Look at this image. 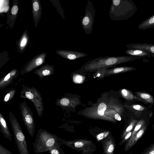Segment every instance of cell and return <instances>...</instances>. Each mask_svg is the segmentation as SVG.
<instances>
[{"label":"cell","mask_w":154,"mask_h":154,"mask_svg":"<svg viewBox=\"0 0 154 154\" xmlns=\"http://www.w3.org/2000/svg\"><path fill=\"white\" fill-rule=\"evenodd\" d=\"M0 131L4 137L10 141L12 140L11 134L7 125L5 120L2 113H0Z\"/></svg>","instance_id":"obj_21"},{"label":"cell","mask_w":154,"mask_h":154,"mask_svg":"<svg viewBox=\"0 0 154 154\" xmlns=\"http://www.w3.org/2000/svg\"><path fill=\"white\" fill-rule=\"evenodd\" d=\"M135 56L99 57L91 59L84 64L79 70L81 72H96L116 65L140 59Z\"/></svg>","instance_id":"obj_1"},{"label":"cell","mask_w":154,"mask_h":154,"mask_svg":"<svg viewBox=\"0 0 154 154\" xmlns=\"http://www.w3.org/2000/svg\"><path fill=\"white\" fill-rule=\"evenodd\" d=\"M137 11V8L132 0H113L109 16L112 20H126L132 17Z\"/></svg>","instance_id":"obj_2"},{"label":"cell","mask_w":154,"mask_h":154,"mask_svg":"<svg viewBox=\"0 0 154 154\" xmlns=\"http://www.w3.org/2000/svg\"><path fill=\"white\" fill-rule=\"evenodd\" d=\"M149 122V121H147L135 135L129 138L126 141L124 146V150L125 151L131 148L144 135L147 129Z\"/></svg>","instance_id":"obj_10"},{"label":"cell","mask_w":154,"mask_h":154,"mask_svg":"<svg viewBox=\"0 0 154 154\" xmlns=\"http://www.w3.org/2000/svg\"><path fill=\"white\" fill-rule=\"evenodd\" d=\"M139 119L136 117L135 118L134 117L131 118L129 124L125 128L122 134L121 139H123L128 132L133 130Z\"/></svg>","instance_id":"obj_24"},{"label":"cell","mask_w":154,"mask_h":154,"mask_svg":"<svg viewBox=\"0 0 154 154\" xmlns=\"http://www.w3.org/2000/svg\"><path fill=\"white\" fill-rule=\"evenodd\" d=\"M142 154H154V143L147 148Z\"/></svg>","instance_id":"obj_31"},{"label":"cell","mask_w":154,"mask_h":154,"mask_svg":"<svg viewBox=\"0 0 154 154\" xmlns=\"http://www.w3.org/2000/svg\"><path fill=\"white\" fill-rule=\"evenodd\" d=\"M58 140L61 144L65 145L79 151H82L84 154H90L96 149L95 144L93 142L86 139L66 141L58 137Z\"/></svg>","instance_id":"obj_6"},{"label":"cell","mask_w":154,"mask_h":154,"mask_svg":"<svg viewBox=\"0 0 154 154\" xmlns=\"http://www.w3.org/2000/svg\"><path fill=\"white\" fill-rule=\"evenodd\" d=\"M125 52L129 56H136L140 58L145 57L150 58L151 56L148 52L141 50L128 49Z\"/></svg>","instance_id":"obj_22"},{"label":"cell","mask_w":154,"mask_h":154,"mask_svg":"<svg viewBox=\"0 0 154 154\" xmlns=\"http://www.w3.org/2000/svg\"><path fill=\"white\" fill-rule=\"evenodd\" d=\"M9 119L13 131L15 143L19 154H29L25 136L17 119L12 112L9 113Z\"/></svg>","instance_id":"obj_4"},{"label":"cell","mask_w":154,"mask_h":154,"mask_svg":"<svg viewBox=\"0 0 154 154\" xmlns=\"http://www.w3.org/2000/svg\"><path fill=\"white\" fill-rule=\"evenodd\" d=\"M95 14V9L92 2L88 0L86 5L85 14L81 21L82 26L87 35L92 32Z\"/></svg>","instance_id":"obj_7"},{"label":"cell","mask_w":154,"mask_h":154,"mask_svg":"<svg viewBox=\"0 0 154 154\" xmlns=\"http://www.w3.org/2000/svg\"><path fill=\"white\" fill-rule=\"evenodd\" d=\"M153 128H154V125H153Z\"/></svg>","instance_id":"obj_36"},{"label":"cell","mask_w":154,"mask_h":154,"mask_svg":"<svg viewBox=\"0 0 154 154\" xmlns=\"http://www.w3.org/2000/svg\"><path fill=\"white\" fill-rule=\"evenodd\" d=\"M132 131L133 130L128 132L123 139H121V140L119 143L120 146L122 145L126 141L131 137L132 133Z\"/></svg>","instance_id":"obj_32"},{"label":"cell","mask_w":154,"mask_h":154,"mask_svg":"<svg viewBox=\"0 0 154 154\" xmlns=\"http://www.w3.org/2000/svg\"><path fill=\"white\" fill-rule=\"evenodd\" d=\"M29 40V37L26 29L17 42L18 50L20 54H22L26 49Z\"/></svg>","instance_id":"obj_19"},{"label":"cell","mask_w":154,"mask_h":154,"mask_svg":"<svg viewBox=\"0 0 154 154\" xmlns=\"http://www.w3.org/2000/svg\"><path fill=\"white\" fill-rule=\"evenodd\" d=\"M128 49L141 50L149 53L154 58V44L147 43L129 44L126 45Z\"/></svg>","instance_id":"obj_11"},{"label":"cell","mask_w":154,"mask_h":154,"mask_svg":"<svg viewBox=\"0 0 154 154\" xmlns=\"http://www.w3.org/2000/svg\"><path fill=\"white\" fill-rule=\"evenodd\" d=\"M154 27V14L148 17L140 23L138 28L139 29L145 30Z\"/></svg>","instance_id":"obj_23"},{"label":"cell","mask_w":154,"mask_h":154,"mask_svg":"<svg viewBox=\"0 0 154 154\" xmlns=\"http://www.w3.org/2000/svg\"><path fill=\"white\" fill-rule=\"evenodd\" d=\"M109 134V131H106L98 134L95 137L98 141H100L107 137Z\"/></svg>","instance_id":"obj_29"},{"label":"cell","mask_w":154,"mask_h":154,"mask_svg":"<svg viewBox=\"0 0 154 154\" xmlns=\"http://www.w3.org/2000/svg\"><path fill=\"white\" fill-rule=\"evenodd\" d=\"M74 81L77 83H80L83 82V77L79 75L74 76L73 79Z\"/></svg>","instance_id":"obj_34"},{"label":"cell","mask_w":154,"mask_h":154,"mask_svg":"<svg viewBox=\"0 0 154 154\" xmlns=\"http://www.w3.org/2000/svg\"><path fill=\"white\" fill-rule=\"evenodd\" d=\"M46 55V53L42 52L35 56L26 63L20 71V74L24 75L28 73L44 63Z\"/></svg>","instance_id":"obj_9"},{"label":"cell","mask_w":154,"mask_h":154,"mask_svg":"<svg viewBox=\"0 0 154 154\" xmlns=\"http://www.w3.org/2000/svg\"><path fill=\"white\" fill-rule=\"evenodd\" d=\"M58 146L53 147L48 151L49 154H64L60 147Z\"/></svg>","instance_id":"obj_28"},{"label":"cell","mask_w":154,"mask_h":154,"mask_svg":"<svg viewBox=\"0 0 154 154\" xmlns=\"http://www.w3.org/2000/svg\"><path fill=\"white\" fill-rule=\"evenodd\" d=\"M129 107L134 112L135 117L138 119L146 114L148 110V108L145 106L134 103L130 105Z\"/></svg>","instance_id":"obj_18"},{"label":"cell","mask_w":154,"mask_h":154,"mask_svg":"<svg viewBox=\"0 0 154 154\" xmlns=\"http://www.w3.org/2000/svg\"><path fill=\"white\" fill-rule=\"evenodd\" d=\"M56 53L61 57L70 60L76 59L87 55V54L83 53L62 50H57Z\"/></svg>","instance_id":"obj_13"},{"label":"cell","mask_w":154,"mask_h":154,"mask_svg":"<svg viewBox=\"0 0 154 154\" xmlns=\"http://www.w3.org/2000/svg\"><path fill=\"white\" fill-rule=\"evenodd\" d=\"M0 154H13V153L1 144H0Z\"/></svg>","instance_id":"obj_33"},{"label":"cell","mask_w":154,"mask_h":154,"mask_svg":"<svg viewBox=\"0 0 154 154\" xmlns=\"http://www.w3.org/2000/svg\"><path fill=\"white\" fill-rule=\"evenodd\" d=\"M106 109V106L104 103H101L98 106L97 108V113L100 116H103Z\"/></svg>","instance_id":"obj_27"},{"label":"cell","mask_w":154,"mask_h":154,"mask_svg":"<svg viewBox=\"0 0 154 154\" xmlns=\"http://www.w3.org/2000/svg\"><path fill=\"white\" fill-rule=\"evenodd\" d=\"M135 100L139 101L149 106L154 105V98L150 94L142 91L134 92Z\"/></svg>","instance_id":"obj_15"},{"label":"cell","mask_w":154,"mask_h":154,"mask_svg":"<svg viewBox=\"0 0 154 154\" xmlns=\"http://www.w3.org/2000/svg\"><path fill=\"white\" fill-rule=\"evenodd\" d=\"M20 93L21 98H27L33 103L38 116L41 117L44 109V103L41 95L37 90L34 87L23 84Z\"/></svg>","instance_id":"obj_5"},{"label":"cell","mask_w":154,"mask_h":154,"mask_svg":"<svg viewBox=\"0 0 154 154\" xmlns=\"http://www.w3.org/2000/svg\"><path fill=\"white\" fill-rule=\"evenodd\" d=\"M18 73L17 70L14 69L1 78L0 80V88H5L9 85L17 77Z\"/></svg>","instance_id":"obj_16"},{"label":"cell","mask_w":154,"mask_h":154,"mask_svg":"<svg viewBox=\"0 0 154 154\" xmlns=\"http://www.w3.org/2000/svg\"><path fill=\"white\" fill-rule=\"evenodd\" d=\"M32 12L35 26L36 27L38 24L42 14V7L40 1L32 0Z\"/></svg>","instance_id":"obj_14"},{"label":"cell","mask_w":154,"mask_h":154,"mask_svg":"<svg viewBox=\"0 0 154 154\" xmlns=\"http://www.w3.org/2000/svg\"><path fill=\"white\" fill-rule=\"evenodd\" d=\"M19 108L27 131L30 136L33 137L35 134V126L33 113L25 101L20 103Z\"/></svg>","instance_id":"obj_8"},{"label":"cell","mask_w":154,"mask_h":154,"mask_svg":"<svg viewBox=\"0 0 154 154\" xmlns=\"http://www.w3.org/2000/svg\"><path fill=\"white\" fill-rule=\"evenodd\" d=\"M122 93L124 97L127 100H132L135 99L134 95L130 91L123 89L122 90Z\"/></svg>","instance_id":"obj_26"},{"label":"cell","mask_w":154,"mask_h":154,"mask_svg":"<svg viewBox=\"0 0 154 154\" xmlns=\"http://www.w3.org/2000/svg\"><path fill=\"white\" fill-rule=\"evenodd\" d=\"M153 29H154V27L153 28Z\"/></svg>","instance_id":"obj_37"},{"label":"cell","mask_w":154,"mask_h":154,"mask_svg":"<svg viewBox=\"0 0 154 154\" xmlns=\"http://www.w3.org/2000/svg\"><path fill=\"white\" fill-rule=\"evenodd\" d=\"M18 11V8L17 5H14L11 10V18L12 19H15V17H16Z\"/></svg>","instance_id":"obj_30"},{"label":"cell","mask_w":154,"mask_h":154,"mask_svg":"<svg viewBox=\"0 0 154 154\" xmlns=\"http://www.w3.org/2000/svg\"><path fill=\"white\" fill-rule=\"evenodd\" d=\"M101 143L103 149V154H113L116 144L111 134L103 140Z\"/></svg>","instance_id":"obj_12"},{"label":"cell","mask_w":154,"mask_h":154,"mask_svg":"<svg viewBox=\"0 0 154 154\" xmlns=\"http://www.w3.org/2000/svg\"><path fill=\"white\" fill-rule=\"evenodd\" d=\"M58 137L46 130L38 129L35 141L32 143L34 152L38 154L46 152L54 147L61 146Z\"/></svg>","instance_id":"obj_3"},{"label":"cell","mask_w":154,"mask_h":154,"mask_svg":"<svg viewBox=\"0 0 154 154\" xmlns=\"http://www.w3.org/2000/svg\"><path fill=\"white\" fill-rule=\"evenodd\" d=\"M54 67L48 64L45 65L39 69H35L33 73L38 75L40 79L44 77L50 76L54 73Z\"/></svg>","instance_id":"obj_17"},{"label":"cell","mask_w":154,"mask_h":154,"mask_svg":"<svg viewBox=\"0 0 154 154\" xmlns=\"http://www.w3.org/2000/svg\"><path fill=\"white\" fill-rule=\"evenodd\" d=\"M136 69V68L134 67L126 66L106 69L105 71L104 76L134 71Z\"/></svg>","instance_id":"obj_20"},{"label":"cell","mask_w":154,"mask_h":154,"mask_svg":"<svg viewBox=\"0 0 154 154\" xmlns=\"http://www.w3.org/2000/svg\"><path fill=\"white\" fill-rule=\"evenodd\" d=\"M16 92V90L12 89L4 97L3 102L4 103L8 102L14 97Z\"/></svg>","instance_id":"obj_25"},{"label":"cell","mask_w":154,"mask_h":154,"mask_svg":"<svg viewBox=\"0 0 154 154\" xmlns=\"http://www.w3.org/2000/svg\"><path fill=\"white\" fill-rule=\"evenodd\" d=\"M115 118L116 120L120 121L121 120V118L120 116L118 114H116L115 116Z\"/></svg>","instance_id":"obj_35"}]
</instances>
